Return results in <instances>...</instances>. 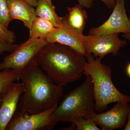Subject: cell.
<instances>
[{
    "label": "cell",
    "instance_id": "6da1fadb",
    "mask_svg": "<svg viewBox=\"0 0 130 130\" xmlns=\"http://www.w3.org/2000/svg\"><path fill=\"white\" fill-rule=\"evenodd\" d=\"M24 91L17 110L34 114L58 106L63 96V86L53 82L40 68L37 58L19 73Z\"/></svg>",
    "mask_w": 130,
    "mask_h": 130
},
{
    "label": "cell",
    "instance_id": "7a4b0ae2",
    "mask_svg": "<svg viewBox=\"0 0 130 130\" xmlns=\"http://www.w3.org/2000/svg\"><path fill=\"white\" fill-rule=\"evenodd\" d=\"M39 66L59 86H66L78 80L84 74L86 57L70 47L48 43L37 56Z\"/></svg>",
    "mask_w": 130,
    "mask_h": 130
},
{
    "label": "cell",
    "instance_id": "3957f363",
    "mask_svg": "<svg viewBox=\"0 0 130 130\" xmlns=\"http://www.w3.org/2000/svg\"><path fill=\"white\" fill-rule=\"evenodd\" d=\"M86 58L84 74L89 76L92 81L95 111H104L108 105L113 103H130V96L121 93L115 86L111 69L102 63V59L91 54Z\"/></svg>",
    "mask_w": 130,
    "mask_h": 130
},
{
    "label": "cell",
    "instance_id": "277c9868",
    "mask_svg": "<svg viewBox=\"0 0 130 130\" xmlns=\"http://www.w3.org/2000/svg\"><path fill=\"white\" fill-rule=\"evenodd\" d=\"M82 84L68 92L52 114V118L59 121L72 123L80 118H90L95 113L93 85L90 77Z\"/></svg>",
    "mask_w": 130,
    "mask_h": 130
},
{
    "label": "cell",
    "instance_id": "5b68a950",
    "mask_svg": "<svg viewBox=\"0 0 130 130\" xmlns=\"http://www.w3.org/2000/svg\"><path fill=\"white\" fill-rule=\"evenodd\" d=\"M48 43L46 40L43 38H29L4 58L0 63V71L12 69L19 74L36 58L40 51Z\"/></svg>",
    "mask_w": 130,
    "mask_h": 130
},
{
    "label": "cell",
    "instance_id": "8992f818",
    "mask_svg": "<svg viewBox=\"0 0 130 130\" xmlns=\"http://www.w3.org/2000/svg\"><path fill=\"white\" fill-rule=\"evenodd\" d=\"M58 106L34 114L16 110L5 130H53L58 123L54 121L51 116Z\"/></svg>",
    "mask_w": 130,
    "mask_h": 130
},
{
    "label": "cell",
    "instance_id": "52a82bcc",
    "mask_svg": "<svg viewBox=\"0 0 130 130\" xmlns=\"http://www.w3.org/2000/svg\"><path fill=\"white\" fill-rule=\"evenodd\" d=\"M118 35H83V41L87 53L86 57L91 54L102 59L109 54L117 56L120 49L126 44V41L120 39Z\"/></svg>",
    "mask_w": 130,
    "mask_h": 130
},
{
    "label": "cell",
    "instance_id": "ba28073f",
    "mask_svg": "<svg viewBox=\"0 0 130 130\" xmlns=\"http://www.w3.org/2000/svg\"><path fill=\"white\" fill-rule=\"evenodd\" d=\"M113 10L108 19L101 25L92 28L89 35H105L123 33L130 30V20L126 14L124 0H116Z\"/></svg>",
    "mask_w": 130,
    "mask_h": 130
},
{
    "label": "cell",
    "instance_id": "9c48e42d",
    "mask_svg": "<svg viewBox=\"0 0 130 130\" xmlns=\"http://www.w3.org/2000/svg\"><path fill=\"white\" fill-rule=\"evenodd\" d=\"M129 105L121 102L116 105L108 111L100 114L94 113L91 116L101 130H114L125 126L127 121Z\"/></svg>",
    "mask_w": 130,
    "mask_h": 130
},
{
    "label": "cell",
    "instance_id": "30bf717a",
    "mask_svg": "<svg viewBox=\"0 0 130 130\" xmlns=\"http://www.w3.org/2000/svg\"><path fill=\"white\" fill-rule=\"evenodd\" d=\"M24 91L21 83H12L2 94L0 105V130H5L16 111L20 98Z\"/></svg>",
    "mask_w": 130,
    "mask_h": 130
},
{
    "label": "cell",
    "instance_id": "8fae6325",
    "mask_svg": "<svg viewBox=\"0 0 130 130\" xmlns=\"http://www.w3.org/2000/svg\"><path fill=\"white\" fill-rule=\"evenodd\" d=\"M83 35L78 34L67 26L55 27L46 38L48 43H56L71 48L86 57L87 53L84 47Z\"/></svg>",
    "mask_w": 130,
    "mask_h": 130
},
{
    "label": "cell",
    "instance_id": "7c38bea8",
    "mask_svg": "<svg viewBox=\"0 0 130 130\" xmlns=\"http://www.w3.org/2000/svg\"><path fill=\"white\" fill-rule=\"evenodd\" d=\"M7 2L12 20H20L30 30L37 17L34 7L23 0H7Z\"/></svg>",
    "mask_w": 130,
    "mask_h": 130
},
{
    "label": "cell",
    "instance_id": "4fadbf2b",
    "mask_svg": "<svg viewBox=\"0 0 130 130\" xmlns=\"http://www.w3.org/2000/svg\"><path fill=\"white\" fill-rule=\"evenodd\" d=\"M79 4L68 7V13L62 18L64 26L78 34L83 35L88 20V14Z\"/></svg>",
    "mask_w": 130,
    "mask_h": 130
},
{
    "label": "cell",
    "instance_id": "5bb4252c",
    "mask_svg": "<svg viewBox=\"0 0 130 130\" xmlns=\"http://www.w3.org/2000/svg\"><path fill=\"white\" fill-rule=\"evenodd\" d=\"M36 7V14L38 17L50 21L55 27L64 26L62 18L56 13L55 6L51 0H38Z\"/></svg>",
    "mask_w": 130,
    "mask_h": 130
},
{
    "label": "cell",
    "instance_id": "9a60e30c",
    "mask_svg": "<svg viewBox=\"0 0 130 130\" xmlns=\"http://www.w3.org/2000/svg\"><path fill=\"white\" fill-rule=\"evenodd\" d=\"M55 27L53 24L45 19L37 17L32 23L29 30V38L46 39Z\"/></svg>",
    "mask_w": 130,
    "mask_h": 130
},
{
    "label": "cell",
    "instance_id": "2e32d148",
    "mask_svg": "<svg viewBox=\"0 0 130 130\" xmlns=\"http://www.w3.org/2000/svg\"><path fill=\"white\" fill-rule=\"evenodd\" d=\"M19 79V74L12 69L0 71V103L2 95L5 89L12 83Z\"/></svg>",
    "mask_w": 130,
    "mask_h": 130
},
{
    "label": "cell",
    "instance_id": "e0dca14e",
    "mask_svg": "<svg viewBox=\"0 0 130 130\" xmlns=\"http://www.w3.org/2000/svg\"><path fill=\"white\" fill-rule=\"evenodd\" d=\"M72 123L77 130H100L97 125L90 118H80Z\"/></svg>",
    "mask_w": 130,
    "mask_h": 130
},
{
    "label": "cell",
    "instance_id": "ac0fdd59",
    "mask_svg": "<svg viewBox=\"0 0 130 130\" xmlns=\"http://www.w3.org/2000/svg\"><path fill=\"white\" fill-rule=\"evenodd\" d=\"M12 20L7 0H0V23L5 27L8 28Z\"/></svg>",
    "mask_w": 130,
    "mask_h": 130
},
{
    "label": "cell",
    "instance_id": "d6986e66",
    "mask_svg": "<svg viewBox=\"0 0 130 130\" xmlns=\"http://www.w3.org/2000/svg\"><path fill=\"white\" fill-rule=\"evenodd\" d=\"M16 40L14 32L9 30L0 23V42L13 44Z\"/></svg>",
    "mask_w": 130,
    "mask_h": 130
},
{
    "label": "cell",
    "instance_id": "ffe728a7",
    "mask_svg": "<svg viewBox=\"0 0 130 130\" xmlns=\"http://www.w3.org/2000/svg\"><path fill=\"white\" fill-rule=\"evenodd\" d=\"M18 45L0 42V54L6 52H11L14 51Z\"/></svg>",
    "mask_w": 130,
    "mask_h": 130
},
{
    "label": "cell",
    "instance_id": "44dd1931",
    "mask_svg": "<svg viewBox=\"0 0 130 130\" xmlns=\"http://www.w3.org/2000/svg\"><path fill=\"white\" fill-rule=\"evenodd\" d=\"M94 0H77L78 4L85 8L89 9L92 7Z\"/></svg>",
    "mask_w": 130,
    "mask_h": 130
},
{
    "label": "cell",
    "instance_id": "7402d4cb",
    "mask_svg": "<svg viewBox=\"0 0 130 130\" xmlns=\"http://www.w3.org/2000/svg\"><path fill=\"white\" fill-rule=\"evenodd\" d=\"M106 3L105 5L109 9L113 8L116 4V0H106Z\"/></svg>",
    "mask_w": 130,
    "mask_h": 130
},
{
    "label": "cell",
    "instance_id": "603a6c76",
    "mask_svg": "<svg viewBox=\"0 0 130 130\" xmlns=\"http://www.w3.org/2000/svg\"><path fill=\"white\" fill-rule=\"evenodd\" d=\"M124 130H130V104L129 106V111H128V118L127 122L125 126Z\"/></svg>",
    "mask_w": 130,
    "mask_h": 130
},
{
    "label": "cell",
    "instance_id": "cb8c5ba5",
    "mask_svg": "<svg viewBox=\"0 0 130 130\" xmlns=\"http://www.w3.org/2000/svg\"><path fill=\"white\" fill-rule=\"evenodd\" d=\"M34 7H36L38 0H23Z\"/></svg>",
    "mask_w": 130,
    "mask_h": 130
},
{
    "label": "cell",
    "instance_id": "d4e9b609",
    "mask_svg": "<svg viewBox=\"0 0 130 130\" xmlns=\"http://www.w3.org/2000/svg\"><path fill=\"white\" fill-rule=\"evenodd\" d=\"M126 72L127 76L130 78V62L128 63L126 66Z\"/></svg>",
    "mask_w": 130,
    "mask_h": 130
},
{
    "label": "cell",
    "instance_id": "484cf974",
    "mask_svg": "<svg viewBox=\"0 0 130 130\" xmlns=\"http://www.w3.org/2000/svg\"><path fill=\"white\" fill-rule=\"evenodd\" d=\"M129 13H130V17L129 18L130 20V9L129 10ZM123 37L124 38H125V39H127L128 41L130 42V30L128 33H126L125 34H123Z\"/></svg>",
    "mask_w": 130,
    "mask_h": 130
},
{
    "label": "cell",
    "instance_id": "4316f807",
    "mask_svg": "<svg viewBox=\"0 0 130 130\" xmlns=\"http://www.w3.org/2000/svg\"><path fill=\"white\" fill-rule=\"evenodd\" d=\"M95 1V0H94ZM100 1H101L104 4H106V0H100Z\"/></svg>",
    "mask_w": 130,
    "mask_h": 130
},
{
    "label": "cell",
    "instance_id": "83f0119b",
    "mask_svg": "<svg viewBox=\"0 0 130 130\" xmlns=\"http://www.w3.org/2000/svg\"><path fill=\"white\" fill-rule=\"evenodd\" d=\"M0 105H1V103H0Z\"/></svg>",
    "mask_w": 130,
    "mask_h": 130
}]
</instances>
